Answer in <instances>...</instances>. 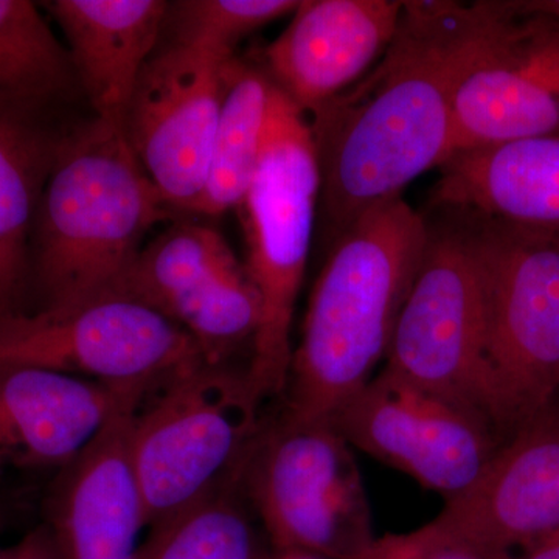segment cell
I'll return each mask as SVG.
<instances>
[{"label":"cell","mask_w":559,"mask_h":559,"mask_svg":"<svg viewBox=\"0 0 559 559\" xmlns=\"http://www.w3.org/2000/svg\"><path fill=\"white\" fill-rule=\"evenodd\" d=\"M444 212L447 218L429 223L425 257L401 310L384 369L491 428L485 403L479 261L465 215Z\"/></svg>","instance_id":"9c48e42d"},{"label":"cell","mask_w":559,"mask_h":559,"mask_svg":"<svg viewBox=\"0 0 559 559\" xmlns=\"http://www.w3.org/2000/svg\"><path fill=\"white\" fill-rule=\"evenodd\" d=\"M297 0H179L168 2L167 43L235 57V46L250 33L294 14Z\"/></svg>","instance_id":"cb8c5ba5"},{"label":"cell","mask_w":559,"mask_h":559,"mask_svg":"<svg viewBox=\"0 0 559 559\" xmlns=\"http://www.w3.org/2000/svg\"><path fill=\"white\" fill-rule=\"evenodd\" d=\"M274 84V83H272ZM320 175L307 114L272 86L259 167L241 204L261 319L248 371L264 400L283 396L294 311L318 219Z\"/></svg>","instance_id":"5b68a950"},{"label":"cell","mask_w":559,"mask_h":559,"mask_svg":"<svg viewBox=\"0 0 559 559\" xmlns=\"http://www.w3.org/2000/svg\"><path fill=\"white\" fill-rule=\"evenodd\" d=\"M272 86L264 70L237 57L227 62L207 180L193 215L241 207L259 167Z\"/></svg>","instance_id":"44dd1931"},{"label":"cell","mask_w":559,"mask_h":559,"mask_svg":"<svg viewBox=\"0 0 559 559\" xmlns=\"http://www.w3.org/2000/svg\"><path fill=\"white\" fill-rule=\"evenodd\" d=\"M205 360L173 320L121 294L0 318V369L33 367L157 389Z\"/></svg>","instance_id":"ba28073f"},{"label":"cell","mask_w":559,"mask_h":559,"mask_svg":"<svg viewBox=\"0 0 559 559\" xmlns=\"http://www.w3.org/2000/svg\"><path fill=\"white\" fill-rule=\"evenodd\" d=\"M439 168V207L559 235V134L457 151Z\"/></svg>","instance_id":"ac0fdd59"},{"label":"cell","mask_w":559,"mask_h":559,"mask_svg":"<svg viewBox=\"0 0 559 559\" xmlns=\"http://www.w3.org/2000/svg\"><path fill=\"white\" fill-rule=\"evenodd\" d=\"M356 559H509L489 554L436 521L414 532L390 533Z\"/></svg>","instance_id":"d4e9b609"},{"label":"cell","mask_w":559,"mask_h":559,"mask_svg":"<svg viewBox=\"0 0 559 559\" xmlns=\"http://www.w3.org/2000/svg\"><path fill=\"white\" fill-rule=\"evenodd\" d=\"M148 305L186 331L213 364L259 331L261 301L246 264L223 235L194 221H179L143 246L116 293Z\"/></svg>","instance_id":"7c38bea8"},{"label":"cell","mask_w":559,"mask_h":559,"mask_svg":"<svg viewBox=\"0 0 559 559\" xmlns=\"http://www.w3.org/2000/svg\"><path fill=\"white\" fill-rule=\"evenodd\" d=\"M61 138L0 116V318L22 311L36 212Z\"/></svg>","instance_id":"ffe728a7"},{"label":"cell","mask_w":559,"mask_h":559,"mask_svg":"<svg viewBox=\"0 0 559 559\" xmlns=\"http://www.w3.org/2000/svg\"><path fill=\"white\" fill-rule=\"evenodd\" d=\"M5 550L7 549H2V547H0V559H5Z\"/></svg>","instance_id":"f546056e"},{"label":"cell","mask_w":559,"mask_h":559,"mask_svg":"<svg viewBox=\"0 0 559 559\" xmlns=\"http://www.w3.org/2000/svg\"><path fill=\"white\" fill-rule=\"evenodd\" d=\"M138 403L121 409L75 462L61 471L50 527L64 559H138L146 528L128 437Z\"/></svg>","instance_id":"e0dca14e"},{"label":"cell","mask_w":559,"mask_h":559,"mask_svg":"<svg viewBox=\"0 0 559 559\" xmlns=\"http://www.w3.org/2000/svg\"><path fill=\"white\" fill-rule=\"evenodd\" d=\"M156 389L33 367L0 369V477L75 462L110 419Z\"/></svg>","instance_id":"9a60e30c"},{"label":"cell","mask_w":559,"mask_h":559,"mask_svg":"<svg viewBox=\"0 0 559 559\" xmlns=\"http://www.w3.org/2000/svg\"><path fill=\"white\" fill-rule=\"evenodd\" d=\"M5 559H64V555L60 540L47 522L27 533L16 546L7 549Z\"/></svg>","instance_id":"484cf974"},{"label":"cell","mask_w":559,"mask_h":559,"mask_svg":"<svg viewBox=\"0 0 559 559\" xmlns=\"http://www.w3.org/2000/svg\"><path fill=\"white\" fill-rule=\"evenodd\" d=\"M170 207L120 124L95 117L61 135L33 226L31 278L43 307L116 293Z\"/></svg>","instance_id":"3957f363"},{"label":"cell","mask_w":559,"mask_h":559,"mask_svg":"<svg viewBox=\"0 0 559 559\" xmlns=\"http://www.w3.org/2000/svg\"><path fill=\"white\" fill-rule=\"evenodd\" d=\"M80 90L69 51L28 0H0V116L36 123Z\"/></svg>","instance_id":"7402d4cb"},{"label":"cell","mask_w":559,"mask_h":559,"mask_svg":"<svg viewBox=\"0 0 559 559\" xmlns=\"http://www.w3.org/2000/svg\"><path fill=\"white\" fill-rule=\"evenodd\" d=\"M263 559H323L312 555L299 554V551H274L272 555H264Z\"/></svg>","instance_id":"f1b7e54d"},{"label":"cell","mask_w":559,"mask_h":559,"mask_svg":"<svg viewBox=\"0 0 559 559\" xmlns=\"http://www.w3.org/2000/svg\"><path fill=\"white\" fill-rule=\"evenodd\" d=\"M43 5L64 33L95 117L120 124L140 73L159 47L168 2L51 0Z\"/></svg>","instance_id":"d6986e66"},{"label":"cell","mask_w":559,"mask_h":559,"mask_svg":"<svg viewBox=\"0 0 559 559\" xmlns=\"http://www.w3.org/2000/svg\"><path fill=\"white\" fill-rule=\"evenodd\" d=\"M429 238V221L403 197L378 202L329 248L293 349L286 414L325 419L388 358Z\"/></svg>","instance_id":"7a4b0ae2"},{"label":"cell","mask_w":559,"mask_h":559,"mask_svg":"<svg viewBox=\"0 0 559 559\" xmlns=\"http://www.w3.org/2000/svg\"><path fill=\"white\" fill-rule=\"evenodd\" d=\"M399 0H304L264 50L272 83L310 114L362 79L399 31Z\"/></svg>","instance_id":"2e32d148"},{"label":"cell","mask_w":559,"mask_h":559,"mask_svg":"<svg viewBox=\"0 0 559 559\" xmlns=\"http://www.w3.org/2000/svg\"><path fill=\"white\" fill-rule=\"evenodd\" d=\"M241 487L275 551L356 559L377 539L353 448L325 419L266 421Z\"/></svg>","instance_id":"52a82bcc"},{"label":"cell","mask_w":559,"mask_h":559,"mask_svg":"<svg viewBox=\"0 0 559 559\" xmlns=\"http://www.w3.org/2000/svg\"><path fill=\"white\" fill-rule=\"evenodd\" d=\"M513 559H559V536L539 544L527 551H522Z\"/></svg>","instance_id":"4316f807"},{"label":"cell","mask_w":559,"mask_h":559,"mask_svg":"<svg viewBox=\"0 0 559 559\" xmlns=\"http://www.w3.org/2000/svg\"><path fill=\"white\" fill-rule=\"evenodd\" d=\"M231 58L165 43L140 73L121 117L132 153L173 210L194 213L201 200Z\"/></svg>","instance_id":"4fadbf2b"},{"label":"cell","mask_w":559,"mask_h":559,"mask_svg":"<svg viewBox=\"0 0 559 559\" xmlns=\"http://www.w3.org/2000/svg\"><path fill=\"white\" fill-rule=\"evenodd\" d=\"M480 549L513 559L559 536V406L499 444L473 487L433 520Z\"/></svg>","instance_id":"5bb4252c"},{"label":"cell","mask_w":559,"mask_h":559,"mask_svg":"<svg viewBox=\"0 0 559 559\" xmlns=\"http://www.w3.org/2000/svg\"><path fill=\"white\" fill-rule=\"evenodd\" d=\"M353 450L444 500L473 487L499 448L484 419L382 369L330 419Z\"/></svg>","instance_id":"8fae6325"},{"label":"cell","mask_w":559,"mask_h":559,"mask_svg":"<svg viewBox=\"0 0 559 559\" xmlns=\"http://www.w3.org/2000/svg\"><path fill=\"white\" fill-rule=\"evenodd\" d=\"M492 2H403L395 38L359 81L307 114L329 248L364 212L451 154L455 91Z\"/></svg>","instance_id":"6da1fadb"},{"label":"cell","mask_w":559,"mask_h":559,"mask_svg":"<svg viewBox=\"0 0 559 559\" xmlns=\"http://www.w3.org/2000/svg\"><path fill=\"white\" fill-rule=\"evenodd\" d=\"M522 5L559 20V0H521Z\"/></svg>","instance_id":"83f0119b"},{"label":"cell","mask_w":559,"mask_h":559,"mask_svg":"<svg viewBox=\"0 0 559 559\" xmlns=\"http://www.w3.org/2000/svg\"><path fill=\"white\" fill-rule=\"evenodd\" d=\"M555 134L559 20L527 9L521 0H492L487 32L455 91L451 154Z\"/></svg>","instance_id":"30bf717a"},{"label":"cell","mask_w":559,"mask_h":559,"mask_svg":"<svg viewBox=\"0 0 559 559\" xmlns=\"http://www.w3.org/2000/svg\"><path fill=\"white\" fill-rule=\"evenodd\" d=\"M463 215L484 290L487 417L511 437L559 396V235Z\"/></svg>","instance_id":"8992f818"},{"label":"cell","mask_w":559,"mask_h":559,"mask_svg":"<svg viewBox=\"0 0 559 559\" xmlns=\"http://www.w3.org/2000/svg\"><path fill=\"white\" fill-rule=\"evenodd\" d=\"M241 480L151 527L138 559H263Z\"/></svg>","instance_id":"603a6c76"},{"label":"cell","mask_w":559,"mask_h":559,"mask_svg":"<svg viewBox=\"0 0 559 559\" xmlns=\"http://www.w3.org/2000/svg\"><path fill=\"white\" fill-rule=\"evenodd\" d=\"M263 401L248 369L205 360L140 403L128 451L146 528L241 480L266 426Z\"/></svg>","instance_id":"277c9868"}]
</instances>
